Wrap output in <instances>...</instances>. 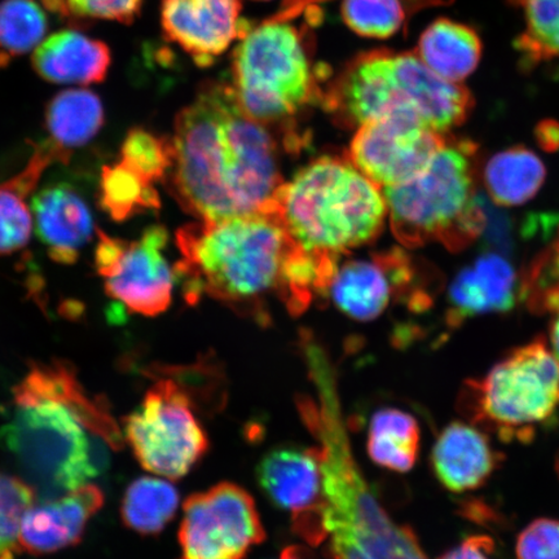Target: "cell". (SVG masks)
<instances>
[{"label": "cell", "instance_id": "obj_1", "mask_svg": "<svg viewBox=\"0 0 559 559\" xmlns=\"http://www.w3.org/2000/svg\"><path fill=\"white\" fill-rule=\"evenodd\" d=\"M171 145V193L200 221L263 212L284 185L276 136L226 82L202 83L175 120Z\"/></svg>", "mask_w": 559, "mask_h": 559}, {"label": "cell", "instance_id": "obj_2", "mask_svg": "<svg viewBox=\"0 0 559 559\" xmlns=\"http://www.w3.org/2000/svg\"><path fill=\"white\" fill-rule=\"evenodd\" d=\"M13 396L0 438L45 500L88 485L107 467L108 451L121 449L108 404L86 393L68 362H33Z\"/></svg>", "mask_w": 559, "mask_h": 559}, {"label": "cell", "instance_id": "obj_3", "mask_svg": "<svg viewBox=\"0 0 559 559\" xmlns=\"http://www.w3.org/2000/svg\"><path fill=\"white\" fill-rule=\"evenodd\" d=\"M175 265L187 300L207 296L263 321L276 296L293 314L309 307L310 255L271 209L180 228Z\"/></svg>", "mask_w": 559, "mask_h": 559}, {"label": "cell", "instance_id": "obj_4", "mask_svg": "<svg viewBox=\"0 0 559 559\" xmlns=\"http://www.w3.org/2000/svg\"><path fill=\"white\" fill-rule=\"evenodd\" d=\"M314 395H299L300 418L318 440L323 472L324 524L334 559H426L414 530L391 519L354 457L330 360L305 349Z\"/></svg>", "mask_w": 559, "mask_h": 559}, {"label": "cell", "instance_id": "obj_5", "mask_svg": "<svg viewBox=\"0 0 559 559\" xmlns=\"http://www.w3.org/2000/svg\"><path fill=\"white\" fill-rule=\"evenodd\" d=\"M270 209L300 248L338 258L377 239L388 216L381 187L335 157L304 167L280 187Z\"/></svg>", "mask_w": 559, "mask_h": 559}, {"label": "cell", "instance_id": "obj_6", "mask_svg": "<svg viewBox=\"0 0 559 559\" xmlns=\"http://www.w3.org/2000/svg\"><path fill=\"white\" fill-rule=\"evenodd\" d=\"M478 146L449 136L416 177L386 188L391 229L403 247L440 242L451 251L469 247L485 233L486 204L477 194Z\"/></svg>", "mask_w": 559, "mask_h": 559}, {"label": "cell", "instance_id": "obj_7", "mask_svg": "<svg viewBox=\"0 0 559 559\" xmlns=\"http://www.w3.org/2000/svg\"><path fill=\"white\" fill-rule=\"evenodd\" d=\"M325 74L314 67L311 40L288 21H265L237 41L233 53V87L242 109L286 148H298L296 118L321 104Z\"/></svg>", "mask_w": 559, "mask_h": 559}, {"label": "cell", "instance_id": "obj_8", "mask_svg": "<svg viewBox=\"0 0 559 559\" xmlns=\"http://www.w3.org/2000/svg\"><path fill=\"white\" fill-rule=\"evenodd\" d=\"M457 408L502 442H533L559 412L558 356L543 337L510 349L486 376L464 383Z\"/></svg>", "mask_w": 559, "mask_h": 559}, {"label": "cell", "instance_id": "obj_9", "mask_svg": "<svg viewBox=\"0 0 559 559\" xmlns=\"http://www.w3.org/2000/svg\"><path fill=\"white\" fill-rule=\"evenodd\" d=\"M123 426L126 442L139 464L160 477L183 478L209 451L191 395L170 379L153 384Z\"/></svg>", "mask_w": 559, "mask_h": 559}, {"label": "cell", "instance_id": "obj_10", "mask_svg": "<svg viewBox=\"0 0 559 559\" xmlns=\"http://www.w3.org/2000/svg\"><path fill=\"white\" fill-rule=\"evenodd\" d=\"M183 510L179 559H243L265 539L253 496L230 481L191 495Z\"/></svg>", "mask_w": 559, "mask_h": 559}, {"label": "cell", "instance_id": "obj_11", "mask_svg": "<svg viewBox=\"0 0 559 559\" xmlns=\"http://www.w3.org/2000/svg\"><path fill=\"white\" fill-rule=\"evenodd\" d=\"M447 140L416 110L397 108L356 129L348 160L377 186L394 187L421 173Z\"/></svg>", "mask_w": 559, "mask_h": 559}, {"label": "cell", "instance_id": "obj_12", "mask_svg": "<svg viewBox=\"0 0 559 559\" xmlns=\"http://www.w3.org/2000/svg\"><path fill=\"white\" fill-rule=\"evenodd\" d=\"M257 479L272 504L290 514L297 535L314 547L326 539L323 472L318 447H276L258 464Z\"/></svg>", "mask_w": 559, "mask_h": 559}, {"label": "cell", "instance_id": "obj_13", "mask_svg": "<svg viewBox=\"0 0 559 559\" xmlns=\"http://www.w3.org/2000/svg\"><path fill=\"white\" fill-rule=\"evenodd\" d=\"M415 278L412 258L401 249H393L367 260L338 264L326 293L347 317L370 321L379 318L395 297L409 293L412 309H426L431 299L429 295L415 292Z\"/></svg>", "mask_w": 559, "mask_h": 559}, {"label": "cell", "instance_id": "obj_14", "mask_svg": "<svg viewBox=\"0 0 559 559\" xmlns=\"http://www.w3.org/2000/svg\"><path fill=\"white\" fill-rule=\"evenodd\" d=\"M241 0H160L163 34L201 68L213 66L250 31Z\"/></svg>", "mask_w": 559, "mask_h": 559}, {"label": "cell", "instance_id": "obj_15", "mask_svg": "<svg viewBox=\"0 0 559 559\" xmlns=\"http://www.w3.org/2000/svg\"><path fill=\"white\" fill-rule=\"evenodd\" d=\"M166 243V229L159 226L146 229L138 241H126L120 260L104 276L107 295L144 317L169 309L178 272L163 253Z\"/></svg>", "mask_w": 559, "mask_h": 559}, {"label": "cell", "instance_id": "obj_16", "mask_svg": "<svg viewBox=\"0 0 559 559\" xmlns=\"http://www.w3.org/2000/svg\"><path fill=\"white\" fill-rule=\"evenodd\" d=\"M389 64L401 96L432 130L447 134L471 117V91L432 72L415 52L390 51Z\"/></svg>", "mask_w": 559, "mask_h": 559}, {"label": "cell", "instance_id": "obj_17", "mask_svg": "<svg viewBox=\"0 0 559 559\" xmlns=\"http://www.w3.org/2000/svg\"><path fill=\"white\" fill-rule=\"evenodd\" d=\"M103 504L102 489L91 484L59 499L33 504L21 524L20 549L40 556L74 547L82 540L90 520Z\"/></svg>", "mask_w": 559, "mask_h": 559}, {"label": "cell", "instance_id": "obj_18", "mask_svg": "<svg viewBox=\"0 0 559 559\" xmlns=\"http://www.w3.org/2000/svg\"><path fill=\"white\" fill-rule=\"evenodd\" d=\"M504 454L495 450L486 431L454 421L447 425L431 451V469L439 484L454 493L484 487L498 472Z\"/></svg>", "mask_w": 559, "mask_h": 559}, {"label": "cell", "instance_id": "obj_19", "mask_svg": "<svg viewBox=\"0 0 559 559\" xmlns=\"http://www.w3.org/2000/svg\"><path fill=\"white\" fill-rule=\"evenodd\" d=\"M520 297V280L512 263L485 253L461 270L449 289L447 321L452 326L481 314L509 312Z\"/></svg>", "mask_w": 559, "mask_h": 559}, {"label": "cell", "instance_id": "obj_20", "mask_svg": "<svg viewBox=\"0 0 559 559\" xmlns=\"http://www.w3.org/2000/svg\"><path fill=\"white\" fill-rule=\"evenodd\" d=\"M35 227L51 260L73 264L94 233L93 215L72 187H47L32 202Z\"/></svg>", "mask_w": 559, "mask_h": 559}, {"label": "cell", "instance_id": "obj_21", "mask_svg": "<svg viewBox=\"0 0 559 559\" xmlns=\"http://www.w3.org/2000/svg\"><path fill=\"white\" fill-rule=\"evenodd\" d=\"M32 66L41 80L88 86L107 79L111 52L105 41L75 31H60L35 48Z\"/></svg>", "mask_w": 559, "mask_h": 559}, {"label": "cell", "instance_id": "obj_22", "mask_svg": "<svg viewBox=\"0 0 559 559\" xmlns=\"http://www.w3.org/2000/svg\"><path fill=\"white\" fill-rule=\"evenodd\" d=\"M415 53L432 72L457 83L466 80L478 68L484 45L471 25L440 17L426 27Z\"/></svg>", "mask_w": 559, "mask_h": 559}, {"label": "cell", "instance_id": "obj_23", "mask_svg": "<svg viewBox=\"0 0 559 559\" xmlns=\"http://www.w3.org/2000/svg\"><path fill=\"white\" fill-rule=\"evenodd\" d=\"M547 169L536 153L523 145L496 153L481 171L489 199L495 205L512 207L526 204L542 190Z\"/></svg>", "mask_w": 559, "mask_h": 559}, {"label": "cell", "instance_id": "obj_24", "mask_svg": "<svg viewBox=\"0 0 559 559\" xmlns=\"http://www.w3.org/2000/svg\"><path fill=\"white\" fill-rule=\"evenodd\" d=\"M105 121L103 102L93 91L70 88L48 103L45 122L56 148L67 153L91 142Z\"/></svg>", "mask_w": 559, "mask_h": 559}, {"label": "cell", "instance_id": "obj_25", "mask_svg": "<svg viewBox=\"0 0 559 559\" xmlns=\"http://www.w3.org/2000/svg\"><path fill=\"white\" fill-rule=\"evenodd\" d=\"M367 449L376 465L391 472H409L421 450L416 418L397 408L377 411L370 421Z\"/></svg>", "mask_w": 559, "mask_h": 559}, {"label": "cell", "instance_id": "obj_26", "mask_svg": "<svg viewBox=\"0 0 559 559\" xmlns=\"http://www.w3.org/2000/svg\"><path fill=\"white\" fill-rule=\"evenodd\" d=\"M178 507L179 493L169 481L143 477L126 489L122 520L126 527L140 535H157L173 521Z\"/></svg>", "mask_w": 559, "mask_h": 559}, {"label": "cell", "instance_id": "obj_27", "mask_svg": "<svg viewBox=\"0 0 559 559\" xmlns=\"http://www.w3.org/2000/svg\"><path fill=\"white\" fill-rule=\"evenodd\" d=\"M444 4V0H344L341 15L360 37L389 39L407 27L415 12Z\"/></svg>", "mask_w": 559, "mask_h": 559}, {"label": "cell", "instance_id": "obj_28", "mask_svg": "<svg viewBox=\"0 0 559 559\" xmlns=\"http://www.w3.org/2000/svg\"><path fill=\"white\" fill-rule=\"evenodd\" d=\"M508 4L522 19L514 45L524 64L559 59V0H508Z\"/></svg>", "mask_w": 559, "mask_h": 559}, {"label": "cell", "instance_id": "obj_29", "mask_svg": "<svg viewBox=\"0 0 559 559\" xmlns=\"http://www.w3.org/2000/svg\"><path fill=\"white\" fill-rule=\"evenodd\" d=\"M158 193L151 181L128 165H105L100 177V206L115 222L159 209Z\"/></svg>", "mask_w": 559, "mask_h": 559}, {"label": "cell", "instance_id": "obj_30", "mask_svg": "<svg viewBox=\"0 0 559 559\" xmlns=\"http://www.w3.org/2000/svg\"><path fill=\"white\" fill-rule=\"evenodd\" d=\"M48 19L37 0H0V68L45 40Z\"/></svg>", "mask_w": 559, "mask_h": 559}, {"label": "cell", "instance_id": "obj_31", "mask_svg": "<svg viewBox=\"0 0 559 559\" xmlns=\"http://www.w3.org/2000/svg\"><path fill=\"white\" fill-rule=\"evenodd\" d=\"M520 298L535 313L554 314L559 310V235L523 272Z\"/></svg>", "mask_w": 559, "mask_h": 559}, {"label": "cell", "instance_id": "obj_32", "mask_svg": "<svg viewBox=\"0 0 559 559\" xmlns=\"http://www.w3.org/2000/svg\"><path fill=\"white\" fill-rule=\"evenodd\" d=\"M121 160L144 179L156 183L164 179L173 164L171 140L156 136L144 129H132L124 138Z\"/></svg>", "mask_w": 559, "mask_h": 559}, {"label": "cell", "instance_id": "obj_33", "mask_svg": "<svg viewBox=\"0 0 559 559\" xmlns=\"http://www.w3.org/2000/svg\"><path fill=\"white\" fill-rule=\"evenodd\" d=\"M35 496L25 480L0 473V559H15L21 524Z\"/></svg>", "mask_w": 559, "mask_h": 559}, {"label": "cell", "instance_id": "obj_34", "mask_svg": "<svg viewBox=\"0 0 559 559\" xmlns=\"http://www.w3.org/2000/svg\"><path fill=\"white\" fill-rule=\"evenodd\" d=\"M45 9L73 24L87 21H116L123 25L135 23L144 0H40Z\"/></svg>", "mask_w": 559, "mask_h": 559}, {"label": "cell", "instance_id": "obj_35", "mask_svg": "<svg viewBox=\"0 0 559 559\" xmlns=\"http://www.w3.org/2000/svg\"><path fill=\"white\" fill-rule=\"evenodd\" d=\"M32 214L25 195L15 188L0 185V254H11L29 242Z\"/></svg>", "mask_w": 559, "mask_h": 559}, {"label": "cell", "instance_id": "obj_36", "mask_svg": "<svg viewBox=\"0 0 559 559\" xmlns=\"http://www.w3.org/2000/svg\"><path fill=\"white\" fill-rule=\"evenodd\" d=\"M515 555L516 559H559V521L531 522L516 540Z\"/></svg>", "mask_w": 559, "mask_h": 559}, {"label": "cell", "instance_id": "obj_37", "mask_svg": "<svg viewBox=\"0 0 559 559\" xmlns=\"http://www.w3.org/2000/svg\"><path fill=\"white\" fill-rule=\"evenodd\" d=\"M493 548L495 544L489 537L475 535L467 537L456 548L447 551L438 559H489Z\"/></svg>", "mask_w": 559, "mask_h": 559}, {"label": "cell", "instance_id": "obj_38", "mask_svg": "<svg viewBox=\"0 0 559 559\" xmlns=\"http://www.w3.org/2000/svg\"><path fill=\"white\" fill-rule=\"evenodd\" d=\"M535 138L545 152H556L559 150V123L554 120L542 121L536 126Z\"/></svg>", "mask_w": 559, "mask_h": 559}, {"label": "cell", "instance_id": "obj_39", "mask_svg": "<svg viewBox=\"0 0 559 559\" xmlns=\"http://www.w3.org/2000/svg\"><path fill=\"white\" fill-rule=\"evenodd\" d=\"M314 2H324V0H285L283 11L271 21H289L298 15L300 11Z\"/></svg>", "mask_w": 559, "mask_h": 559}, {"label": "cell", "instance_id": "obj_40", "mask_svg": "<svg viewBox=\"0 0 559 559\" xmlns=\"http://www.w3.org/2000/svg\"><path fill=\"white\" fill-rule=\"evenodd\" d=\"M550 344L551 349L558 356L559 359V310L554 313V320L550 324Z\"/></svg>", "mask_w": 559, "mask_h": 559}, {"label": "cell", "instance_id": "obj_41", "mask_svg": "<svg viewBox=\"0 0 559 559\" xmlns=\"http://www.w3.org/2000/svg\"><path fill=\"white\" fill-rule=\"evenodd\" d=\"M282 559H309L298 547H288L283 550Z\"/></svg>", "mask_w": 559, "mask_h": 559}, {"label": "cell", "instance_id": "obj_42", "mask_svg": "<svg viewBox=\"0 0 559 559\" xmlns=\"http://www.w3.org/2000/svg\"><path fill=\"white\" fill-rule=\"evenodd\" d=\"M556 471H557V474H558V477H559V453H558V456H557V460H556Z\"/></svg>", "mask_w": 559, "mask_h": 559}, {"label": "cell", "instance_id": "obj_43", "mask_svg": "<svg viewBox=\"0 0 559 559\" xmlns=\"http://www.w3.org/2000/svg\"><path fill=\"white\" fill-rule=\"evenodd\" d=\"M258 2H267V0H258Z\"/></svg>", "mask_w": 559, "mask_h": 559}]
</instances>
